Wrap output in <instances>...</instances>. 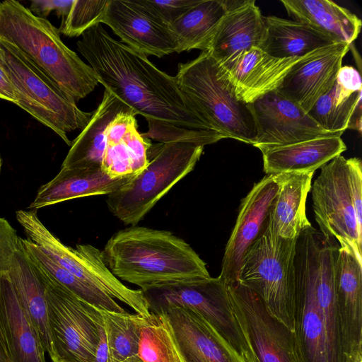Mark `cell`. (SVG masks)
Instances as JSON below:
<instances>
[{
  "instance_id": "cell-1",
  "label": "cell",
  "mask_w": 362,
  "mask_h": 362,
  "mask_svg": "<svg viewBox=\"0 0 362 362\" xmlns=\"http://www.w3.org/2000/svg\"><path fill=\"white\" fill-rule=\"evenodd\" d=\"M76 45L105 89L146 119L148 131L141 134L145 138L203 146L223 139L195 110L175 76L114 39L101 23L83 33Z\"/></svg>"
},
{
  "instance_id": "cell-2",
  "label": "cell",
  "mask_w": 362,
  "mask_h": 362,
  "mask_svg": "<svg viewBox=\"0 0 362 362\" xmlns=\"http://www.w3.org/2000/svg\"><path fill=\"white\" fill-rule=\"evenodd\" d=\"M313 226L297 238L293 332L302 362H342L334 271L339 245Z\"/></svg>"
},
{
  "instance_id": "cell-3",
  "label": "cell",
  "mask_w": 362,
  "mask_h": 362,
  "mask_svg": "<svg viewBox=\"0 0 362 362\" xmlns=\"http://www.w3.org/2000/svg\"><path fill=\"white\" fill-rule=\"evenodd\" d=\"M102 254L117 279L141 288L211 276L206 263L192 247L165 230L131 226L112 235Z\"/></svg>"
},
{
  "instance_id": "cell-4",
  "label": "cell",
  "mask_w": 362,
  "mask_h": 362,
  "mask_svg": "<svg viewBox=\"0 0 362 362\" xmlns=\"http://www.w3.org/2000/svg\"><path fill=\"white\" fill-rule=\"evenodd\" d=\"M0 42L18 49L76 103L99 83L93 69L62 42L59 30L18 1L0 2Z\"/></svg>"
},
{
  "instance_id": "cell-5",
  "label": "cell",
  "mask_w": 362,
  "mask_h": 362,
  "mask_svg": "<svg viewBox=\"0 0 362 362\" xmlns=\"http://www.w3.org/2000/svg\"><path fill=\"white\" fill-rule=\"evenodd\" d=\"M177 84L204 122L223 139L253 145L256 129L248 104L240 100L220 64L203 51L178 65Z\"/></svg>"
},
{
  "instance_id": "cell-6",
  "label": "cell",
  "mask_w": 362,
  "mask_h": 362,
  "mask_svg": "<svg viewBox=\"0 0 362 362\" xmlns=\"http://www.w3.org/2000/svg\"><path fill=\"white\" fill-rule=\"evenodd\" d=\"M191 142L152 144L148 165L107 195L110 211L124 224L136 226L179 181L193 170L204 150Z\"/></svg>"
},
{
  "instance_id": "cell-7",
  "label": "cell",
  "mask_w": 362,
  "mask_h": 362,
  "mask_svg": "<svg viewBox=\"0 0 362 362\" xmlns=\"http://www.w3.org/2000/svg\"><path fill=\"white\" fill-rule=\"evenodd\" d=\"M30 261L45 288L52 362H94L98 345L107 341L100 310L78 298L40 265Z\"/></svg>"
},
{
  "instance_id": "cell-8",
  "label": "cell",
  "mask_w": 362,
  "mask_h": 362,
  "mask_svg": "<svg viewBox=\"0 0 362 362\" xmlns=\"http://www.w3.org/2000/svg\"><path fill=\"white\" fill-rule=\"evenodd\" d=\"M0 63L12 85L15 104L53 130L71 146L67 133L82 130L92 112L80 110L53 81L18 49L4 42H0Z\"/></svg>"
},
{
  "instance_id": "cell-9",
  "label": "cell",
  "mask_w": 362,
  "mask_h": 362,
  "mask_svg": "<svg viewBox=\"0 0 362 362\" xmlns=\"http://www.w3.org/2000/svg\"><path fill=\"white\" fill-rule=\"evenodd\" d=\"M297 238L279 236L267 223L245 255L238 279L256 293L269 312L291 331Z\"/></svg>"
},
{
  "instance_id": "cell-10",
  "label": "cell",
  "mask_w": 362,
  "mask_h": 362,
  "mask_svg": "<svg viewBox=\"0 0 362 362\" xmlns=\"http://www.w3.org/2000/svg\"><path fill=\"white\" fill-rule=\"evenodd\" d=\"M141 291L151 313L167 306L190 308L200 314L245 362H252L227 286L219 276L160 282Z\"/></svg>"
},
{
  "instance_id": "cell-11",
  "label": "cell",
  "mask_w": 362,
  "mask_h": 362,
  "mask_svg": "<svg viewBox=\"0 0 362 362\" xmlns=\"http://www.w3.org/2000/svg\"><path fill=\"white\" fill-rule=\"evenodd\" d=\"M16 217L27 239L57 264L81 280L104 290L137 314H151L141 289L134 290L123 284L105 264L101 250L88 244H78L76 248L65 245L45 227L35 211L18 210Z\"/></svg>"
},
{
  "instance_id": "cell-12",
  "label": "cell",
  "mask_w": 362,
  "mask_h": 362,
  "mask_svg": "<svg viewBox=\"0 0 362 362\" xmlns=\"http://www.w3.org/2000/svg\"><path fill=\"white\" fill-rule=\"evenodd\" d=\"M310 191L320 231L362 264V226L351 199L347 158L339 155L322 166Z\"/></svg>"
},
{
  "instance_id": "cell-13",
  "label": "cell",
  "mask_w": 362,
  "mask_h": 362,
  "mask_svg": "<svg viewBox=\"0 0 362 362\" xmlns=\"http://www.w3.org/2000/svg\"><path fill=\"white\" fill-rule=\"evenodd\" d=\"M226 286L252 362H302L293 331L269 312L261 298L239 281Z\"/></svg>"
},
{
  "instance_id": "cell-14",
  "label": "cell",
  "mask_w": 362,
  "mask_h": 362,
  "mask_svg": "<svg viewBox=\"0 0 362 362\" xmlns=\"http://www.w3.org/2000/svg\"><path fill=\"white\" fill-rule=\"evenodd\" d=\"M255 129V147L260 151L320 137L338 136L322 129L298 105L276 90L248 104Z\"/></svg>"
},
{
  "instance_id": "cell-15",
  "label": "cell",
  "mask_w": 362,
  "mask_h": 362,
  "mask_svg": "<svg viewBox=\"0 0 362 362\" xmlns=\"http://www.w3.org/2000/svg\"><path fill=\"white\" fill-rule=\"evenodd\" d=\"M102 23L122 43L146 56L160 58L177 52L170 25L148 0H108Z\"/></svg>"
},
{
  "instance_id": "cell-16",
  "label": "cell",
  "mask_w": 362,
  "mask_h": 362,
  "mask_svg": "<svg viewBox=\"0 0 362 362\" xmlns=\"http://www.w3.org/2000/svg\"><path fill=\"white\" fill-rule=\"evenodd\" d=\"M155 314L163 319L179 362H245L197 312L181 306H167Z\"/></svg>"
},
{
  "instance_id": "cell-17",
  "label": "cell",
  "mask_w": 362,
  "mask_h": 362,
  "mask_svg": "<svg viewBox=\"0 0 362 362\" xmlns=\"http://www.w3.org/2000/svg\"><path fill=\"white\" fill-rule=\"evenodd\" d=\"M277 191L274 175H266L242 200L218 276L226 285L238 281L244 256L265 228Z\"/></svg>"
},
{
  "instance_id": "cell-18",
  "label": "cell",
  "mask_w": 362,
  "mask_h": 362,
  "mask_svg": "<svg viewBox=\"0 0 362 362\" xmlns=\"http://www.w3.org/2000/svg\"><path fill=\"white\" fill-rule=\"evenodd\" d=\"M350 46L337 42L308 53L293 66L276 90L308 112L334 86Z\"/></svg>"
},
{
  "instance_id": "cell-19",
  "label": "cell",
  "mask_w": 362,
  "mask_h": 362,
  "mask_svg": "<svg viewBox=\"0 0 362 362\" xmlns=\"http://www.w3.org/2000/svg\"><path fill=\"white\" fill-rule=\"evenodd\" d=\"M334 287L342 362H362V264L341 247L334 263Z\"/></svg>"
},
{
  "instance_id": "cell-20",
  "label": "cell",
  "mask_w": 362,
  "mask_h": 362,
  "mask_svg": "<svg viewBox=\"0 0 362 362\" xmlns=\"http://www.w3.org/2000/svg\"><path fill=\"white\" fill-rule=\"evenodd\" d=\"M303 57L275 58L260 47H252L218 62L238 98L250 104L276 90L293 66Z\"/></svg>"
},
{
  "instance_id": "cell-21",
  "label": "cell",
  "mask_w": 362,
  "mask_h": 362,
  "mask_svg": "<svg viewBox=\"0 0 362 362\" xmlns=\"http://www.w3.org/2000/svg\"><path fill=\"white\" fill-rule=\"evenodd\" d=\"M226 12L207 52L218 62L252 47H262L267 33L264 16L255 0H223Z\"/></svg>"
},
{
  "instance_id": "cell-22",
  "label": "cell",
  "mask_w": 362,
  "mask_h": 362,
  "mask_svg": "<svg viewBox=\"0 0 362 362\" xmlns=\"http://www.w3.org/2000/svg\"><path fill=\"white\" fill-rule=\"evenodd\" d=\"M136 115L127 107L107 126L101 168L112 177L136 175L148 165L147 151L151 143L139 132Z\"/></svg>"
},
{
  "instance_id": "cell-23",
  "label": "cell",
  "mask_w": 362,
  "mask_h": 362,
  "mask_svg": "<svg viewBox=\"0 0 362 362\" xmlns=\"http://www.w3.org/2000/svg\"><path fill=\"white\" fill-rule=\"evenodd\" d=\"M134 175L112 177L101 167L61 168L52 180L40 187L28 208L36 211L75 198L108 195L120 188Z\"/></svg>"
},
{
  "instance_id": "cell-24",
  "label": "cell",
  "mask_w": 362,
  "mask_h": 362,
  "mask_svg": "<svg viewBox=\"0 0 362 362\" xmlns=\"http://www.w3.org/2000/svg\"><path fill=\"white\" fill-rule=\"evenodd\" d=\"M6 274L0 275V329L9 361L46 362L39 336Z\"/></svg>"
},
{
  "instance_id": "cell-25",
  "label": "cell",
  "mask_w": 362,
  "mask_h": 362,
  "mask_svg": "<svg viewBox=\"0 0 362 362\" xmlns=\"http://www.w3.org/2000/svg\"><path fill=\"white\" fill-rule=\"evenodd\" d=\"M313 175V172L273 175L278 191L267 223L279 236L296 239L303 230L312 226L306 215V199Z\"/></svg>"
},
{
  "instance_id": "cell-26",
  "label": "cell",
  "mask_w": 362,
  "mask_h": 362,
  "mask_svg": "<svg viewBox=\"0 0 362 362\" xmlns=\"http://www.w3.org/2000/svg\"><path fill=\"white\" fill-rule=\"evenodd\" d=\"M346 146L341 136L310 139L262 151L267 175L313 172L341 155Z\"/></svg>"
},
{
  "instance_id": "cell-27",
  "label": "cell",
  "mask_w": 362,
  "mask_h": 362,
  "mask_svg": "<svg viewBox=\"0 0 362 362\" xmlns=\"http://www.w3.org/2000/svg\"><path fill=\"white\" fill-rule=\"evenodd\" d=\"M25 314L35 329L43 348L52 359L53 349L48 324L45 288L21 245L6 274Z\"/></svg>"
},
{
  "instance_id": "cell-28",
  "label": "cell",
  "mask_w": 362,
  "mask_h": 362,
  "mask_svg": "<svg viewBox=\"0 0 362 362\" xmlns=\"http://www.w3.org/2000/svg\"><path fill=\"white\" fill-rule=\"evenodd\" d=\"M127 107L113 93L105 89L103 99L92 112L87 125L71 142L61 168L101 167L107 126L117 113Z\"/></svg>"
},
{
  "instance_id": "cell-29",
  "label": "cell",
  "mask_w": 362,
  "mask_h": 362,
  "mask_svg": "<svg viewBox=\"0 0 362 362\" xmlns=\"http://www.w3.org/2000/svg\"><path fill=\"white\" fill-rule=\"evenodd\" d=\"M288 14L329 36L351 45L358 37L361 21L347 8L330 0H281Z\"/></svg>"
},
{
  "instance_id": "cell-30",
  "label": "cell",
  "mask_w": 362,
  "mask_h": 362,
  "mask_svg": "<svg viewBox=\"0 0 362 362\" xmlns=\"http://www.w3.org/2000/svg\"><path fill=\"white\" fill-rule=\"evenodd\" d=\"M264 21L267 33L261 49L275 58L303 57L337 43L329 36L295 20L269 16L264 17Z\"/></svg>"
},
{
  "instance_id": "cell-31",
  "label": "cell",
  "mask_w": 362,
  "mask_h": 362,
  "mask_svg": "<svg viewBox=\"0 0 362 362\" xmlns=\"http://www.w3.org/2000/svg\"><path fill=\"white\" fill-rule=\"evenodd\" d=\"M226 8L223 0H199L170 25L177 53L198 49L207 51Z\"/></svg>"
},
{
  "instance_id": "cell-32",
  "label": "cell",
  "mask_w": 362,
  "mask_h": 362,
  "mask_svg": "<svg viewBox=\"0 0 362 362\" xmlns=\"http://www.w3.org/2000/svg\"><path fill=\"white\" fill-rule=\"evenodd\" d=\"M20 243L28 257L40 265L57 282L80 299L100 309L122 313L124 310L104 290L92 286L57 264L35 243L20 238Z\"/></svg>"
},
{
  "instance_id": "cell-33",
  "label": "cell",
  "mask_w": 362,
  "mask_h": 362,
  "mask_svg": "<svg viewBox=\"0 0 362 362\" xmlns=\"http://www.w3.org/2000/svg\"><path fill=\"white\" fill-rule=\"evenodd\" d=\"M100 310V309H99ZM108 349L107 362H120L138 356L144 317L139 314L100 310Z\"/></svg>"
},
{
  "instance_id": "cell-34",
  "label": "cell",
  "mask_w": 362,
  "mask_h": 362,
  "mask_svg": "<svg viewBox=\"0 0 362 362\" xmlns=\"http://www.w3.org/2000/svg\"><path fill=\"white\" fill-rule=\"evenodd\" d=\"M361 98L362 90L352 92L335 81L332 89L320 98L308 113L324 130L343 134Z\"/></svg>"
},
{
  "instance_id": "cell-35",
  "label": "cell",
  "mask_w": 362,
  "mask_h": 362,
  "mask_svg": "<svg viewBox=\"0 0 362 362\" xmlns=\"http://www.w3.org/2000/svg\"><path fill=\"white\" fill-rule=\"evenodd\" d=\"M138 356L143 362H179L170 333L161 317H144Z\"/></svg>"
},
{
  "instance_id": "cell-36",
  "label": "cell",
  "mask_w": 362,
  "mask_h": 362,
  "mask_svg": "<svg viewBox=\"0 0 362 362\" xmlns=\"http://www.w3.org/2000/svg\"><path fill=\"white\" fill-rule=\"evenodd\" d=\"M108 0H74L69 14L62 19L59 32L69 37L82 35L101 23Z\"/></svg>"
},
{
  "instance_id": "cell-37",
  "label": "cell",
  "mask_w": 362,
  "mask_h": 362,
  "mask_svg": "<svg viewBox=\"0 0 362 362\" xmlns=\"http://www.w3.org/2000/svg\"><path fill=\"white\" fill-rule=\"evenodd\" d=\"M20 249V237L9 222L0 217V275L6 274L15 253Z\"/></svg>"
},
{
  "instance_id": "cell-38",
  "label": "cell",
  "mask_w": 362,
  "mask_h": 362,
  "mask_svg": "<svg viewBox=\"0 0 362 362\" xmlns=\"http://www.w3.org/2000/svg\"><path fill=\"white\" fill-rule=\"evenodd\" d=\"M199 1V0H148L149 4L169 25Z\"/></svg>"
},
{
  "instance_id": "cell-39",
  "label": "cell",
  "mask_w": 362,
  "mask_h": 362,
  "mask_svg": "<svg viewBox=\"0 0 362 362\" xmlns=\"http://www.w3.org/2000/svg\"><path fill=\"white\" fill-rule=\"evenodd\" d=\"M74 0H33L30 11L36 16L46 18L54 11L59 17L64 18L69 13Z\"/></svg>"
},
{
  "instance_id": "cell-40",
  "label": "cell",
  "mask_w": 362,
  "mask_h": 362,
  "mask_svg": "<svg viewBox=\"0 0 362 362\" xmlns=\"http://www.w3.org/2000/svg\"><path fill=\"white\" fill-rule=\"evenodd\" d=\"M335 81L345 89L352 92L362 90L361 74L351 66H341Z\"/></svg>"
},
{
  "instance_id": "cell-41",
  "label": "cell",
  "mask_w": 362,
  "mask_h": 362,
  "mask_svg": "<svg viewBox=\"0 0 362 362\" xmlns=\"http://www.w3.org/2000/svg\"><path fill=\"white\" fill-rule=\"evenodd\" d=\"M0 98L16 103L13 90L6 72L0 63Z\"/></svg>"
},
{
  "instance_id": "cell-42",
  "label": "cell",
  "mask_w": 362,
  "mask_h": 362,
  "mask_svg": "<svg viewBox=\"0 0 362 362\" xmlns=\"http://www.w3.org/2000/svg\"><path fill=\"white\" fill-rule=\"evenodd\" d=\"M120 362H143L138 356L129 357Z\"/></svg>"
},
{
  "instance_id": "cell-43",
  "label": "cell",
  "mask_w": 362,
  "mask_h": 362,
  "mask_svg": "<svg viewBox=\"0 0 362 362\" xmlns=\"http://www.w3.org/2000/svg\"><path fill=\"white\" fill-rule=\"evenodd\" d=\"M1 164H2V160H1V158L0 157V172H1Z\"/></svg>"
}]
</instances>
